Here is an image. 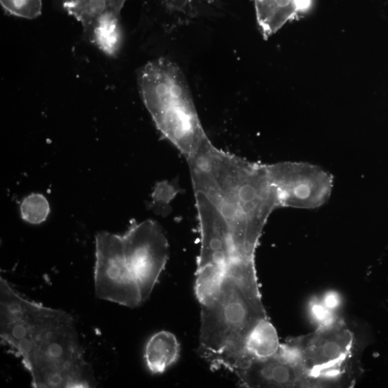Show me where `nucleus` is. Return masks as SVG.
I'll return each instance as SVG.
<instances>
[{
    "instance_id": "obj_4",
    "label": "nucleus",
    "mask_w": 388,
    "mask_h": 388,
    "mask_svg": "<svg viewBox=\"0 0 388 388\" xmlns=\"http://www.w3.org/2000/svg\"><path fill=\"white\" fill-rule=\"evenodd\" d=\"M94 286L100 299L129 308L143 304L137 281L126 261L122 235L107 231L96 235Z\"/></svg>"
},
{
    "instance_id": "obj_11",
    "label": "nucleus",
    "mask_w": 388,
    "mask_h": 388,
    "mask_svg": "<svg viewBox=\"0 0 388 388\" xmlns=\"http://www.w3.org/2000/svg\"><path fill=\"white\" fill-rule=\"evenodd\" d=\"M160 7L176 25H184L201 17L216 0H157Z\"/></svg>"
},
{
    "instance_id": "obj_5",
    "label": "nucleus",
    "mask_w": 388,
    "mask_h": 388,
    "mask_svg": "<svg viewBox=\"0 0 388 388\" xmlns=\"http://www.w3.org/2000/svg\"><path fill=\"white\" fill-rule=\"evenodd\" d=\"M126 261L136 280L143 302L149 299L168 260L169 247L156 222L133 221L122 235Z\"/></svg>"
},
{
    "instance_id": "obj_2",
    "label": "nucleus",
    "mask_w": 388,
    "mask_h": 388,
    "mask_svg": "<svg viewBox=\"0 0 388 388\" xmlns=\"http://www.w3.org/2000/svg\"><path fill=\"white\" fill-rule=\"evenodd\" d=\"M139 85L158 130L186 160L192 157L209 138L179 67L166 58L149 62L140 73Z\"/></svg>"
},
{
    "instance_id": "obj_14",
    "label": "nucleus",
    "mask_w": 388,
    "mask_h": 388,
    "mask_svg": "<svg viewBox=\"0 0 388 388\" xmlns=\"http://www.w3.org/2000/svg\"><path fill=\"white\" fill-rule=\"evenodd\" d=\"M175 188L168 182H160L156 185L153 194L152 206L159 212H163L164 207L173 199L176 194Z\"/></svg>"
},
{
    "instance_id": "obj_13",
    "label": "nucleus",
    "mask_w": 388,
    "mask_h": 388,
    "mask_svg": "<svg viewBox=\"0 0 388 388\" xmlns=\"http://www.w3.org/2000/svg\"><path fill=\"white\" fill-rule=\"evenodd\" d=\"M0 1L7 12L22 18L32 20L42 13V0H0Z\"/></svg>"
},
{
    "instance_id": "obj_8",
    "label": "nucleus",
    "mask_w": 388,
    "mask_h": 388,
    "mask_svg": "<svg viewBox=\"0 0 388 388\" xmlns=\"http://www.w3.org/2000/svg\"><path fill=\"white\" fill-rule=\"evenodd\" d=\"M259 28L265 39L309 9L311 0H253Z\"/></svg>"
},
{
    "instance_id": "obj_1",
    "label": "nucleus",
    "mask_w": 388,
    "mask_h": 388,
    "mask_svg": "<svg viewBox=\"0 0 388 388\" xmlns=\"http://www.w3.org/2000/svg\"><path fill=\"white\" fill-rule=\"evenodd\" d=\"M0 337L30 373L32 387H94L71 314L23 298L0 277Z\"/></svg>"
},
{
    "instance_id": "obj_12",
    "label": "nucleus",
    "mask_w": 388,
    "mask_h": 388,
    "mask_svg": "<svg viewBox=\"0 0 388 388\" xmlns=\"http://www.w3.org/2000/svg\"><path fill=\"white\" fill-rule=\"evenodd\" d=\"M22 218L32 224H39L46 221L50 213L49 201L43 195L30 194L20 205Z\"/></svg>"
},
{
    "instance_id": "obj_6",
    "label": "nucleus",
    "mask_w": 388,
    "mask_h": 388,
    "mask_svg": "<svg viewBox=\"0 0 388 388\" xmlns=\"http://www.w3.org/2000/svg\"><path fill=\"white\" fill-rule=\"evenodd\" d=\"M244 388H312V381L283 344L266 358H250L235 373Z\"/></svg>"
},
{
    "instance_id": "obj_3",
    "label": "nucleus",
    "mask_w": 388,
    "mask_h": 388,
    "mask_svg": "<svg viewBox=\"0 0 388 388\" xmlns=\"http://www.w3.org/2000/svg\"><path fill=\"white\" fill-rule=\"evenodd\" d=\"M311 378L314 388L350 387L356 339L344 321L336 318L309 334L283 343Z\"/></svg>"
},
{
    "instance_id": "obj_10",
    "label": "nucleus",
    "mask_w": 388,
    "mask_h": 388,
    "mask_svg": "<svg viewBox=\"0 0 388 388\" xmlns=\"http://www.w3.org/2000/svg\"><path fill=\"white\" fill-rule=\"evenodd\" d=\"M280 344L277 332L270 321L266 319L260 322L246 341L247 359L244 365L250 358H266L273 355L277 352Z\"/></svg>"
},
{
    "instance_id": "obj_9",
    "label": "nucleus",
    "mask_w": 388,
    "mask_h": 388,
    "mask_svg": "<svg viewBox=\"0 0 388 388\" xmlns=\"http://www.w3.org/2000/svg\"><path fill=\"white\" fill-rule=\"evenodd\" d=\"M180 355V344L175 335L167 331L155 333L145 346V358L151 373L162 374L173 365Z\"/></svg>"
},
{
    "instance_id": "obj_7",
    "label": "nucleus",
    "mask_w": 388,
    "mask_h": 388,
    "mask_svg": "<svg viewBox=\"0 0 388 388\" xmlns=\"http://www.w3.org/2000/svg\"><path fill=\"white\" fill-rule=\"evenodd\" d=\"M127 0H61L65 10L81 22L92 41L102 33L121 30L120 12Z\"/></svg>"
}]
</instances>
